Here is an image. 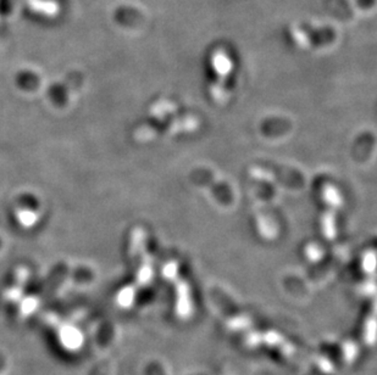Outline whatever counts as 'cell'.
Returning <instances> with one entry per match:
<instances>
[{
    "label": "cell",
    "mask_w": 377,
    "mask_h": 375,
    "mask_svg": "<svg viewBox=\"0 0 377 375\" xmlns=\"http://www.w3.org/2000/svg\"><path fill=\"white\" fill-rule=\"evenodd\" d=\"M343 352H344V358L347 359L348 362H351L356 357V354H358L356 344L354 342H346L344 346H343Z\"/></svg>",
    "instance_id": "obj_8"
},
{
    "label": "cell",
    "mask_w": 377,
    "mask_h": 375,
    "mask_svg": "<svg viewBox=\"0 0 377 375\" xmlns=\"http://www.w3.org/2000/svg\"><path fill=\"white\" fill-rule=\"evenodd\" d=\"M322 201L325 209L322 211L320 226L324 237L327 240H334L336 238V217L339 209L342 207L343 199L339 189L332 184H325L322 188Z\"/></svg>",
    "instance_id": "obj_2"
},
{
    "label": "cell",
    "mask_w": 377,
    "mask_h": 375,
    "mask_svg": "<svg viewBox=\"0 0 377 375\" xmlns=\"http://www.w3.org/2000/svg\"><path fill=\"white\" fill-rule=\"evenodd\" d=\"M164 277L167 281L175 284L176 291V313L182 318L187 320L192 313V300H191V290L184 279L179 276V264L175 261L167 262L163 268Z\"/></svg>",
    "instance_id": "obj_3"
},
{
    "label": "cell",
    "mask_w": 377,
    "mask_h": 375,
    "mask_svg": "<svg viewBox=\"0 0 377 375\" xmlns=\"http://www.w3.org/2000/svg\"><path fill=\"white\" fill-rule=\"evenodd\" d=\"M364 337L368 345H373L375 339H376V322H375V318L368 320V323L365 325Z\"/></svg>",
    "instance_id": "obj_7"
},
{
    "label": "cell",
    "mask_w": 377,
    "mask_h": 375,
    "mask_svg": "<svg viewBox=\"0 0 377 375\" xmlns=\"http://www.w3.org/2000/svg\"><path fill=\"white\" fill-rule=\"evenodd\" d=\"M260 340H262V337H260V335H257V332H253V334L248 335L249 345H257V344L260 342Z\"/></svg>",
    "instance_id": "obj_11"
},
{
    "label": "cell",
    "mask_w": 377,
    "mask_h": 375,
    "mask_svg": "<svg viewBox=\"0 0 377 375\" xmlns=\"http://www.w3.org/2000/svg\"><path fill=\"white\" fill-rule=\"evenodd\" d=\"M230 328L236 330V329H245L248 325V320L245 317H238L236 320H232L228 324Z\"/></svg>",
    "instance_id": "obj_9"
},
{
    "label": "cell",
    "mask_w": 377,
    "mask_h": 375,
    "mask_svg": "<svg viewBox=\"0 0 377 375\" xmlns=\"http://www.w3.org/2000/svg\"><path fill=\"white\" fill-rule=\"evenodd\" d=\"M5 371V361L4 358L0 356V375L3 374V371Z\"/></svg>",
    "instance_id": "obj_12"
},
{
    "label": "cell",
    "mask_w": 377,
    "mask_h": 375,
    "mask_svg": "<svg viewBox=\"0 0 377 375\" xmlns=\"http://www.w3.org/2000/svg\"><path fill=\"white\" fill-rule=\"evenodd\" d=\"M298 30L307 43L315 48L326 47L331 43H334V39H336V31L331 26L315 27L310 23L303 22V23H300Z\"/></svg>",
    "instance_id": "obj_5"
},
{
    "label": "cell",
    "mask_w": 377,
    "mask_h": 375,
    "mask_svg": "<svg viewBox=\"0 0 377 375\" xmlns=\"http://www.w3.org/2000/svg\"><path fill=\"white\" fill-rule=\"evenodd\" d=\"M137 294V288L134 286H126L121 290L120 294L117 295V301L120 303V306L129 307L134 303Z\"/></svg>",
    "instance_id": "obj_6"
},
{
    "label": "cell",
    "mask_w": 377,
    "mask_h": 375,
    "mask_svg": "<svg viewBox=\"0 0 377 375\" xmlns=\"http://www.w3.org/2000/svg\"><path fill=\"white\" fill-rule=\"evenodd\" d=\"M215 72H216V81L211 87V97L214 102L219 105H223L228 102V80L231 71V64L228 58L223 55L216 56L214 60Z\"/></svg>",
    "instance_id": "obj_4"
},
{
    "label": "cell",
    "mask_w": 377,
    "mask_h": 375,
    "mask_svg": "<svg viewBox=\"0 0 377 375\" xmlns=\"http://www.w3.org/2000/svg\"><path fill=\"white\" fill-rule=\"evenodd\" d=\"M129 255L136 271V288L149 286L154 278L153 262L147 246V235L144 230L136 228L133 230L129 241Z\"/></svg>",
    "instance_id": "obj_1"
},
{
    "label": "cell",
    "mask_w": 377,
    "mask_h": 375,
    "mask_svg": "<svg viewBox=\"0 0 377 375\" xmlns=\"http://www.w3.org/2000/svg\"><path fill=\"white\" fill-rule=\"evenodd\" d=\"M356 4L361 9H371L375 5V0H356Z\"/></svg>",
    "instance_id": "obj_10"
}]
</instances>
